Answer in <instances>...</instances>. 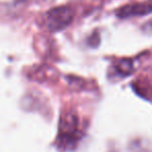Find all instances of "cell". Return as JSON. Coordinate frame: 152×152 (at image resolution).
<instances>
[{
	"label": "cell",
	"instance_id": "obj_1",
	"mask_svg": "<svg viewBox=\"0 0 152 152\" xmlns=\"http://www.w3.org/2000/svg\"><path fill=\"white\" fill-rule=\"evenodd\" d=\"M74 13L68 7H54L46 14V24L52 31H57L66 28L72 22Z\"/></svg>",
	"mask_w": 152,
	"mask_h": 152
},
{
	"label": "cell",
	"instance_id": "obj_2",
	"mask_svg": "<svg viewBox=\"0 0 152 152\" xmlns=\"http://www.w3.org/2000/svg\"><path fill=\"white\" fill-rule=\"evenodd\" d=\"M149 14H152V0L131 3L122 7L117 12V17L126 19V18L141 17Z\"/></svg>",
	"mask_w": 152,
	"mask_h": 152
},
{
	"label": "cell",
	"instance_id": "obj_3",
	"mask_svg": "<svg viewBox=\"0 0 152 152\" xmlns=\"http://www.w3.org/2000/svg\"><path fill=\"white\" fill-rule=\"evenodd\" d=\"M113 67L115 75L118 77H126L134 70V65L131 59H119Z\"/></svg>",
	"mask_w": 152,
	"mask_h": 152
},
{
	"label": "cell",
	"instance_id": "obj_4",
	"mask_svg": "<svg viewBox=\"0 0 152 152\" xmlns=\"http://www.w3.org/2000/svg\"><path fill=\"white\" fill-rule=\"evenodd\" d=\"M143 30L145 31V34H152V20L148 21L147 23L144 25L143 27Z\"/></svg>",
	"mask_w": 152,
	"mask_h": 152
}]
</instances>
